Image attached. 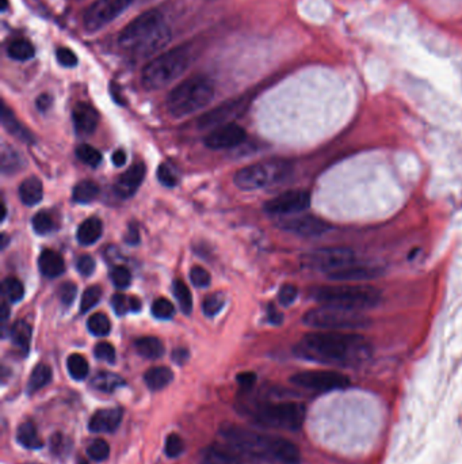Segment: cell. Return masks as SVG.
<instances>
[{"mask_svg": "<svg viewBox=\"0 0 462 464\" xmlns=\"http://www.w3.org/2000/svg\"><path fill=\"white\" fill-rule=\"evenodd\" d=\"M305 417V406L293 400L266 402L253 411V419L257 425L275 430H298L304 425Z\"/></svg>", "mask_w": 462, "mask_h": 464, "instance_id": "7", "label": "cell"}, {"mask_svg": "<svg viewBox=\"0 0 462 464\" xmlns=\"http://www.w3.org/2000/svg\"><path fill=\"white\" fill-rule=\"evenodd\" d=\"M290 171V166L285 162H272L268 164H251L235 174V185L244 191H258L267 185L281 182L287 177Z\"/></svg>", "mask_w": 462, "mask_h": 464, "instance_id": "9", "label": "cell"}, {"mask_svg": "<svg viewBox=\"0 0 462 464\" xmlns=\"http://www.w3.org/2000/svg\"><path fill=\"white\" fill-rule=\"evenodd\" d=\"M220 435L235 451L248 458L268 463H301L300 448L285 437L262 435L233 424H224Z\"/></svg>", "mask_w": 462, "mask_h": 464, "instance_id": "2", "label": "cell"}, {"mask_svg": "<svg viewBox=\"0 0 462 464\" xmlns=\"http://www.w3.org/2000/svg\"><path fill=\"white\" fill-rule=\"evenodd\" d=\"M94 354L98 360L106 361L109 364L116 363V349L112 343L109 342H99L94 347Z\"/></svg>", "mask_w": 462, "mask_h": 464, "instance_id": "49", "label": "cell"}, {"mask_svg": "<svg viewBox=\"0 0 462 464\" xmlns=\"http://www.w3.org/2000/svg\"><path fill=\"white\" fill-rule=\"evenodd\" d=\"M311 296L322 306H332L357 313L374 308L383 300L380 289L372 285L354 282H336L315 286L311 291Z\"/></svg>", "mask_w": 462, "mask_h": 464, "instance_id": "4", "label": "cell"}, {"mask_svg": "<svg viewBox=\"0 0 462 464\" xmlns=\"http://www.w3.org/2000/svg\"><path fill=\"white\" fill-rule=\"evenodd\" d=\"M183 451H185L183 439L178 433H170L167 436L166 444H164V452H166L167 458L175 459V458L181 456Z\"/></svg>", "mask_w": 462, "mask_h": 464, "instance_id": "46", "label": "cell"}, {"mask_svg": "<svg viewBox=\"0 0 462 464\" xmlns=\"http://www.w3.org/2000/svg\"><path fill=\"white\" fill-rule=\"evenodd\" d=\"M52 103H53V98H52L51 94H41L36 101L37 109L42 113L48 112L52 108Z\"/></svg>", "mask_w": 462, "mask_h": 464, "instance_id": "57", "label": "cell"}, {"mask_svg": "<svg viewBox=\"0 0 462 464\" xmlns=\"http://www.w3.org/2000/svg\"><path fill=\"white\" fill-rule=\"evenodd\" d=\"M1 293L10 303H18L25 296V288L18 278L7 277L1 282Z\"/></svg>", "mask_w": 462, "mask_h": 464, "instance_id": "37", "label": "cell"}, {"mask_svg": "<svg viewBox=\"0 0 462 464\" xmlns=\"http://www.w3.org/2000/svg\"><path fill=\"white\" fill-rule=\"evenodd\" d=\"M52 382V369L49 365L47 364H38L27 382V391L29 394H34L37 391H40L41 389L47 387L49 383Z\"/></svg>", "mask_w": 462, "mask_h": 464, "instance_id": "32", "label": "cell"}, {"mask_svg": "<svg viewBox=\"0 0 462 464\" xmlns=\"http://www.w3.org/2000/svg\"><path fill=\"white\" fill-rule=\"evenodd\" d=\"M57 295H59L62 304H64L66 307H69L75 302V297L77 295V286L70 281L64 282V284L60 285Z\"/></svg>", "mask_w": 462, "mask_h": 464, "instance_id": "50", "label": "cell"}, {"mask_svg": "<svg viewBox=\"0 0 462 464\" xmlns=\"http://www.w3.org/2000/svg\"><path fill=\"white\" fill-rule=\"evenodd\" d=\"M292 384L296 387L313 391V393H331L347 389L351 382L350 378L333 369H313L303 371L290 378Z\"/></svg>", "mask_w": 462, "mask_h": 464, "instance_id": "11", "label": "cell"}, {"mask_svg": "<svg viewBox=\"0 0 462 464\" xmlns=\"http://www.w3.org/2000/svg\"><path fill=\"white\" fill-rule=\"evenodd\" d=\"M297 295H298V291L294 285L292 284H286L283 285L281 289H279V293H278V300L279 303L283 306V307H289L292 306L296 299H297Z\"/></svg>", "mask_w": 462, "mask_h": 464, "instance_id": "51", "label": "cell"}, {"mask_svg": "<svg viewBox=\"0 0 462 464\" xmlns=\"http://www.w3.org/2000/svg\"><path fill=\"white\" fill-rule=\"evenodd\" d=\"M136 352L148 360H157L164 354V345L156 337H141L134 342Z\"/></svg>", "mask_w": 462, "mask_h": 464, "instance_id": "27", "label": "cell"}, {"mask_svg": "<svg viewBox=\"0 0 462 464\" xmlns=\"http://www.w3.org/2000/svg\"><path fill=\"white\" fill-rule=\"evenodd\" d=\"M157 180L166 188H174L178 185V175L175 174V170L167 163H163L159 166Z\"/></svg>", "mask_w": 462, "mask_h": 464, "instance_id": "48", "label": "cell"}, {"mask_svg": "<svg viewBox=\"0 0 462 464\" xmlns=\"http://www.w3.org/2000/svg\"><path fill=\"white\" fill-rule=\"evenodd\" d=\"M33 228L38 235H47L49 232H52L56 228V223L55 219L52 217L51 213L42 210L34 215L33 220H31Z\"/></svg>", "mask_w": 462, "mask_h": 464, "instance_id": "40", "label": "cell"}, {"mask_svg": "<svg viewBox=\"0 0 462 464\" xmlns=\"http://www.w3.org/2000/svg\"><path fill=\"white\" fill-rule=\"evenodd\" d=\"M16 441L26 450H40L44 447V440L33 422H23L18 426Z\"/></svg>", "mask_w": 462, "mask_h": 464, "instance_id": "25", "label": "cell"}, {"mask_svg": "<svg viewBox=\"0 0 462 464\" xmlns=\"http://www.w3.org/2000/svg\"><path fill=\"white\" fill-rule=\"evenodd\" d=\"M171 38V29L163 15L156 10H148L124 27L118 37V45L134 58L145 59L164 49Z\"/></svg>", "mask_w": 462, "mask_h": 464, "instance_id": "3", "label": "cell"}, {"mask_svg": "<svg viewBox=\"0 0 462 464\" xmlns=\"http://www.w3.org/2000/svg\"><path fill=\"white\" fill-rule=\"evenodd\" d=\"M123 415H124V411L120 407L97 410L88 421V429L92 433L116 432L123 421Z\"/></svg>", "mask_w": 462, "mask_h": 464, "instance_id": "17", "label": "cell"}, {"mask_svg": "<svg viewBox=\"0 0 462 464\" xmlns=\"http://www.w3.org/2000/svg\"><path fill=\"white\" fill-rule=\"evenodd\" d=\"M66 369L73 380L80 382L88 376L90 367H88L87 360L81 354L73 353L66 358Z\"/></svg>", "mask_w": 462, "mask_h": 464, "instance_id": "35", "label": "cell"}, {"mask_svg": "<svg viewBox=\"0 0 462 464\" xmlns=\"http://www.w3.org/2000/svg\"><path fill=\"white\" fill-rule=\"evenodd\" d=\"M172 292L179 303L181 310L185 314H190L193 310V296L189 286L182 280H177L172 285Z\"/></svg>", "mask_w": 462, "mask_h": 464, "instance_id": "38", "label": "cell"}, {"mask_svg": "<svg viewBox=\"0 0 462 464\" xmlns=\"http://www.w3.org/2000/svg\"><path fill=\"white\" fill-rule=\"evenodd\" d=\"M246 138L247 133L240 125L228 123L209 133L203 143L210 149H227L240 145Z\"/></svg>", "mask_w": 462, "mask_h": 464, "instance_id": "15", "label": "cell"}, {"mask_svg": "<svg viewBox=\"0 0 462 464\" xmlns=\"http://www.w3.org/2000/svg\"><path fill=\"white\" fill-rule=\"evenodd\" d=\"M134 0H95L83 15V26L95 33L118 18Z\"/></svg>", "mask_w": 462, "mask_h": 464, "instance_id": "12", "label": "cell"}, {"mask_svg": "<svg viewBox=\"0 0 462 464\" xmlns=\"http://www.w3.org/2000/svg\"><path fill=\"white\" fill-rule=\"evenodd\" d=\"M172 360L178 364V365H183L188 360H189V352L185 347H178L172 352Z\"/></svg>", "mask_w": 462, "mask_h": 464, "instance_id": "58", "label": "cell"}, {"mask_svg": "<svg viewBox=\"0 0 462 464\" xmlns=\"http://www.w3.org/2000/svg\"><path fill=\"white\" fill-rule=\"evenodd\" d=\"M192 63V52L189 47H177L164 53L155 56L141 71V84L145 90L155 91L167 87Z\"/></svg>", "mask_w": 462, "mask_h": 464, "instance_id": "5", "label": "cell"}, {"mask_svg": "<svg viewBox=\"0 0 462 464\" xmlns=\"http://www.w3.org/2000/svg\"><path fill=\"white\" fill-rule=\"evenodd\" d=\"M8 315H10V308H8L7 303L3 302V303H1V314H0V319H1L3 322H5V321L8 319Z\"/></svg>", "mask_w": 462, "mask_h": 464, "instance_id": "62", "label": "cell"}, {"mask_svg": "<svg viewBox=\"0 0 462 464\" xmlns=\"http://www.w3.org/2000/svg\"><path fill=\"white\" fill-rule=\"evenodd\" d=\"M10 338L12 343L22 352H27L31 341V326L25 321H18L10 330Z\"/></svg>", "mask_w": 462, "mask_h": 464, "instance_id": "33", "label": "cell"}, {"mask_svg": "<svg viewBox=\"0 0 462 464\" xmlns=\"http://www.w3.org/2000/svg\"><path fill=\"white\" fill-rule=\"evenodd\" d=\"M79 464H88V462L84 461V459H80V461H79Z\"/></svg>", "mask_w": 462, "mask_h": 464, "instance_id": "64", "label": "cell"}, {"mask_svg": "<svg viewBox=\"0 0 462 464\" xmlns=\"http://www.w3.org/2000/svg\"><path fill=\"white\" fill-rule=\"evenodd\" d=\"M64 443H66V439H64L60 433L52 436V439H51V450H52V452H53L55 455L63 454L64 450H66Z\"/></svg>", "mask_w": 462, "mask_h": 464, "instance_id": "56", "label": "cell"}, {"mask_svg": "<svg viewBox=\"0 0 462 464\" xmlns=\"http://www.w3.org/2000/svg\"><path fill=\"white\" fill-rule=\"evenodd\" d=\"M152 315L155 318L163 319V321L171 319L175 315L174 304L166 297H159L152 304Z\"/></svg>", "mask_w": 462, "mask_h": 464, "instance_id": "45", "label": "cell"}, {"mask_svg": "<svg viewBox=\"0 0 462 464\" xmlns=\"http://www.w3.org/2000/svg\"><path fill=\"white\" fill-rule=\"evenodd\" d=\"M7 53L15 62H27L36 56V49L29 40L14 38L8 42Z\"/></svg>", "mask_w": 462, "mask_h": 464, "instance_id": "29", "label": "cell"}, {"mask_svg": "<svg viewBox=\"0 0 462 464\" xmlns=\"http://www.w3.org/2000/svg\"><path fill=\"white\" fill-rule=\"evenodd\" d=\"M303 322L315 330L358 332L370 326V319L363 313L343 310L332 306H320L308 311Z\"/></svg>", "mask_w": 462, "mask_h": 464, "instance_id": "8", "label": "cell"}, {"mask_svg": "<svg viewBox=\"0 0 462 464\" xmlns=\"http://www.w3.org/2000/svg\"><path fill=\"white\" fill-rule=\"evenodd\" d=\"M357 261L358 260L354 250L342 246L312 250L309 253H305L301 260L303 266L316 271H322L326 276H330L336 270H340Z\"/></svg>", "mask_w": 462, "mask_h": 464, "instance_id": "10", "label": "cell"}, {"mask_svg": "<svg viewBox=\"0 0 462 464\" xmlns=\"http://www.w3.org/2000/svg\"><path fill=\"white\" fill-rule=\"evenodd\" d=\"M125 241L128 245H137L140 242V232L136 224H129V230L125 235Z\"/></svg>", "mask_w": 462, "mask_h": 464, "instance_id": "59", "label": "cell"}, {"mask_svg": "<svg viewBox=\"0 0 462 464\" xmlns=\"http://www.w3.org/2000/svg\"><path fill=\"white\" fill-rule=\"evenodd\" d=\"M368 338L358 332L315 330L296 345L294 353L305 360L336 367L359 365L372 356Z\"/></svg>", "mask_w": 462, "mask_h": 464, "instance_id": "1", "label": "cell"}, {"mask_svg": "<svg viewBox=\"0 0 462 464\" xmlns=\"http://www.w3.org/2000/svg\"><path fill=\"white\" fill-rule=\"evenodd\" d=\"M112 306L114 308V313L118 317H123L128 313H138L141 310V302L134 296H125L121 293H116L112 297Z\"/></svg>", "mask_w": 462, "mask_h": 464, "instance_id": "34", "label": "cell"}, {"mask_svg": "<svg viewBox=\"0 0 462 464\" xmlns=\"http://www.w3.org/2000/svg\"><path fill=\"white\" fill-rule=\"evenodd\" d=\"M282 314H279L272 306H270L268 307V319H270V322L271 323H274V325H279L281 322H282Z\"/></svg>", "mask_w": 462, "mask_h": 464, "instance_id": "61", "label": "cell"}, {"mask_svg": "<svg viewBox=\"0 0 462 464\" xmlns=\"http://www.w3.org/2000/svg\"><path fill=\"white\" fill-rule=\"evenodd\" d=\"M214 98V84L206 76H192L179 83L167 97V109L175 119L190 116Z\"/></svg>", "mask_w": 462, "mask_h": 464, "instance_id": "6", "label": "cell"}, {"mask_svg": "<svg viewBox=\"0 0 462 464\" xmlns=\"http://www.w3.org/2000/svg\"><path fill=\"white\" fill-rule=\"evenodd\" d=\"M99 195V186L94 181H81L73 189V201L77 204H90Z\"/></svg>", "mask_w": 462, "mask_h": 464, "instance_id": "36", "label": "cell"}, {"mask_svg": "<svg viewBox=\"0 0 462 464\" xmlns=\"http://www.w3.org/2000/svg\"><path fill=\"white\" fill-rule=\"evenodd\" d=\"M103 232L102 221L98 217L86 219L77 228V242L81 246H91L97 243Z\"/></svg>", "mask_w": 462, "mask_h": 464, "instance_id": "22", "label": "cell"}, {"mask_svg": "<svg viewBox=\"0 0 462 464\" xmlns=\"http://www.w3.org/2000/svg\"><path fill=\"white\" fill-rule=\"evenodd\" d=\"M199 464H246L242 459L238 456L216 448V447H209L205 448L201 455H199Z\"/></svg>", "mask_w": 462, "mask_h": 464, "instance_id": "30", "label": "cell"}, {"mask_svg": "<svg viewBox=\"0 0 462 464\" xmlns=\"http://www.w3.org/2000/svg\"><path fill=\"white\" fill-rule=\"evenodd\" d=\"M56 59L59 62L60 66H66V68H72V66H77V56L75 55V52L69 48L62 47L57 48L56 51Z\"/></svg>", "mask_w": 462, "mask_h": 464, "instance_id": "53", "label": "cell"}, {"mask_svg": "<svg viewBox=\"0 0 462 464\" xmlns=\"http://www.w3.org/2000/svg\"><path fill=\"white\" fill-rule=\"evenodd\" d=\"M87 455L95 462H105L110 455V445L106 440L97 439L87 447Z\"/></svg>", "mask_w": 462, "mask_h": 464, "instance_id": "44", "label": "cell"}, {"mask_svg": "<svg viewBox=\"0 0 462 464\" xmlns=\"http://www.w3.org/2000/svg\"><path fill=\"white\" fill-rule=\"evenodd\" d=\"M311 205V193L307 191H289L264 204V210L270 215L290 216L304 212Z\"/></svg>", "mask_w": 462, "mask_h": 464, "instance_id": "14", "label": "cell"}, {"mask_svg": "<svg viewBox=\"0 0 462 464\" xmlns=\"http://www.w3.org/2000/svg\"><path fill=\"white\" fill-rule=\"evenodd\" d=\"M145 166L142 163H136L131 169H128L124 174L118 177L114 184V192L121 199H129L137 192L140 185L145 178Z\"/></svg>", "mask_w": 462, "mask_h": 464, "instance_id": "18", "label": "cell"}, {"mask_svg": "<svg viewBox=\"0 0 462 464\" xmlns=\"http://www.w3.org/2000/svg\"><path fill=\"white\" fill-rule=\"evenodd\" d=\"M281 230L304 236V238H315L324 235L331 228L330 224L316 216L312 215H300L281 219L277 224Z\"/></svg>", "mask_w": 462, "mask_h": 464, "instance_id": "13", "label": "cell"}, {"mask_svg": "<svg viewBox=\"0 0 462 464\" xmlns=\"http://www.w3.org/2000/svg\"><path fill=\"white\" fill-rule=\"evenodd\" d=\"M242 106H243V102L239 99L229 101V102L220 105L218 108L210 110L209 113L203 114L199 119V128H209V127H214L220 124L224 125V123H227L231 117H235L240 112Z\"/></svg>", "mask_w": 462, "mask_h": 464, "instance_id": "20", "label": "cell"}, {"mask_svg": "<svg viewBox=\"0 0 462 464\" xmlns=\"http://www.w3.org/2000/svg\"><path fill=\"white\" fill-rule=\"evenodd\" d=\"M76 267L79 270L80 274L83 276H91L94 271H95V260L91 257V256H81L77 258V262H76Z\"/></svg>", "mask_w": 462, "mask_h": 464, "instance_id": "54", "label": "cell"}, {"mask_svg": "<svg viewBox=\"0 0 462 464\" xmlns=\"http://www.w3.org/2000/svg\"><path fill=\"white\" fill-rule=\"evenodd\" d=\"M1 239H3V249L7 246V235L1 234Z\"/></svg>", "mask_w": 462, "mask_h": 464, "instance_id": "63", "label": "cell"}, {"mask_svg": "<svg viewBox=\"0 0 462 464\" xmlns=\"http://www.w3.org/2000/svg\"><path fill=\"white\" fill-rule=\"evenodd\" d=\"M87 328L92 335L106 337L112 332V322L105 314L98 313V314H94V315L90 317V319L87 322Z\"/></svg>", "mask_w": 462, "mask_h": 464, "instance_id": "39", "label": "cell"}, {"mask_svg": "<svg viewBox=\"0 0 462 464\" xmlns=\"http://www.w3.org/2000/svg\"><path fill=\"white\" fill-rule=\"evenodd\" d=\"M25 166L23 156L8 145L1 148V173L3 174H15L22 170Z\"/></svg>", "mask_w": 462, "mask_h": 464, "instance_id": "31", "label": "cell"}, {"mask_svg": "<svg viewBox=\"0 0 462 464\" xmlns=\"http://www.w3.org/2000/svg\"><path fill=\"white\" fill-rule=\"evenodd\" d=\"M112 160L113 163L117 166V167H123L125 163H127V154L124 149H117L113 156H112Z\"/></svg>", "mask_w": 462, "mask_h": 464, "instance_id": "60", "label": "cell"}, {"mask_svg": "<svg viewBox=\"0 0 462 464\" xmlns=\"http://www.w3.org/2000/svg\"><path fill=\"white\" fill-rule=\"evenodd\" d=\"M123 386H125V380L114 372L102 371V372H98L91 379V387L95 389L97 391L105 393V394H112Z\"/></svg>", "mask_w": 462, "mask_h": 464, "instance_id": "26", "label": "cell"}, {"mask_svg": "<svg viewBox=\"0 0 462 464\" xmlns=\"http://www.w3.org/2000/svg\"><path fill=\"white\" fill-rule=\"evenodd\" d=\"M1 124L5 128V131H8L21 141H25L29 144L34 143L33 133L30 132L22 123L16 120L14 113L5 105H3V109H1Z\"/></svg>", "mask_w": 462, "mask_h": 464, "instance_id": "23", "label": "cell"}, {"mask_svg": "<svg viewBox=\"0 0 462 464\" xmlns=\"http://www.w3.org/2000/svg\"><path fill=\"white\" fill-rule=\"evenodd\" d=\"M224 306H225V296H224V293L217 292V293L209 295L203 300V303H202V311H203V314L206 317L213 318V317H216L222 310Z\"/></svg>", "mask_w": 462, "mask_h": 464, "instance_id": "43", "label": "cell"}, {"mask_svg": "<svg viewBox=\"0 0 462 464\" xmlns=\"http://www.w3.org/2000/svg\"><path fill=\"white\" fill-rule=\"evenodd\" d=\"M236 382L243 390H251L257 383V375L254 372H242L236 376Z\"/></svg>", "mask_w": 462, "mask_h": 464, "instance_id": "55", "label": "cell"}, {"mask_svg": "<svg viewBox=\"0 0 462 464\" xmlns=\"http://www.w3.org/2000/svg\"><path fill=\"white\" fill-rule=\"evenodd\" d=\"M110 278L112 282L120 289H127L132 284V274L125 266L113 267L110 271Z\"/></svg>", "mask_w": 462, "mask_h": 464, "instance_id": "47", "label": "cell"}, {"mask_svg": "<svg viewBox=\"0 0 462 464\" xmlns=\"http://www.w3.org/2000/svg\"><path fill=\"white\" fill-rule=\"evenodd\" d=\"M76 156L90 167H98L102 162V154L88 144H81L76 148Z\"/></svg>", "mask_w": 462, "mask_h": 464, "instance_id": "41", "label": "cell"}, {"mask_svg": "<svg viewBox=\"0 0 462 464\" xmlns=\"http://www.w3.org/2000/svg\"><path fill=\"white\" fill-rule=\"evenodd\" d=\"M42 197H44L42 184L37 177H30L25 180L19 186V199L27 206L40 204Z\"/></svg>", "mask_w": 462, "mask_h": 464, "instance_id": "28", "label": "cell"}, {"mask_svg": "<svg viewBox=\"0 0 462 464\" xmlns=\"http://www.w3.org/2000/svg\"><path fill=\"white\" fill-rule=\"evenodd\" d=\"M381 274H383V269L377 266L363 265L357 261L340 270H336L335 273H332L327 277L331 281H335V282L361 284L362 281H370L373 278H377Z\"/></svg>", "mask_w": 462, "mask_h": 464, "instance_id": "16", "label": "cell"}, {"mask_svg": "<svg viewBox=\"0 0 462 464\" xmlns=\"http://www.w3.org/2000/svg\"><path fill=\"white\" fill-rule=\"evenodd\" d=\"M72 120L77 134L86 136L91 134L97 130L99 123V113L92 105L87 102H79L72 110Z\"/></svg>", "mask_w": 462, "mask_h": 464, "instance_id": "19", "label": "cell"}, {"mask_svg": "<svg viewBox=\"0 0 462 464\" xmlns=\"http://www.w3.org/2000/svg\"><path fill=\"white\" fill-rule=\"evenodd\" d=\"M190 280L192 282L198 286V288H206L209 286L211 278H210V274L206 269H203L202 266H194L192 270H190Z\"/></svg>", "mask_w": 462, "mask_h": 464, "instance_id": "52", "label": "cell"}, {"mask_svg": "<svg viewBox=\"0 0 462 464\" xmlns=\"http://www.w3.org/2000/svg\"><path fill=\"white\" fill-rule=\"evenodd\" d=\"M174 374L168 367H153L144 375V382L151 391H160L171 384Z\"/></svg>", "mask_w": 462, "mask_h": 464, "instance_id": "24", "label": "cell"}, {"mask_svg": "<svg viewBox=\"0 0 462 464\" xmlns=\"http://www.w3.org/2000/svg\"><path fill=\"white\" fill-rule=\"evenodd\" d=\"M102 288L99 285H91L88 286L83 296H81V302H80V311L81 314L88 313L90 310H92L102 299Z\"/></svg>", "mask_w": 462, "mask_h": 464, "instance_id": "42", "label": "cell"}, {"mask_svg": "<svg viewBox=\"0 0 462 464\" xmlns=\"http://www.w3.org/2000/svg\"><path fill=\"white\" fill-rule=\"evenodd\" d=\"M38 267L42 276L48 278H55L66 271V262L59 253L51 249H45L38 258Z\"/></svg>", "mask_w": 462, "mask_h": 464, "instance_id": "21", "label": "cell"}]
</instances>
